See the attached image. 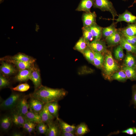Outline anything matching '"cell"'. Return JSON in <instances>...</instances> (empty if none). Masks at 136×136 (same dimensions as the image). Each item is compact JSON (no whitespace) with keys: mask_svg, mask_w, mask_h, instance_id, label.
<instances>
[{"mask_svg":"<svg viewBox=\"0 0 136 136\" xmlns=\"http://www.w3.org/2000/svg\"><path fill=\"white\" fill-rule=\"evenodd\" d=\"M7 60L8 62L14 64L19 70L25 69H31L34 66V63L17 61L10 58Z\"/></svg>","mask_w":136,"mask_h":136,"instance_id":"cell-20","label":"cell"},{"mask_svg":"<svg viewBox=\"0 0 136 136\" xmlns=\"http://www.w3.org/2000/svg\"><path fill=\"white\" fill-rule=\"evenodd\" d=\"M105 54L104 61L102 68L103 74L105 79L111 81L112 80L113 75L119 70V66L110 51H107Z\"/></svg>","mask_w":136,"mask_h":136,"instance_id":"cell-2","label":"cell"},{"mask_svg":"<svg viewBox=\"0 0 136 136\" xmlns=\"http://www.w3.org/2000/svg\"><path fill=\"white\" fill-rule=\"evenodd\" d=\"M97 15L95 12H84L83 14L82 19L83 27H90L96 23Z\"/></svg>","mask_w":136,"mask_h":136,"instance_id":"cell-5","label":"cell"},{"mask_svg":"<svg viewBox=\"0 0 136 136\" xmlns=\"http://www.w3.org/2000/svg\"><path fill=\"white\" fill-rule=\"evenodd\" d=\"M30 79L31 80L33 84L35 89L42 85L40 71L39 69L34 66L32 68Z\"/></svg>","mask_w":136,"mask_h":136,"instance_id":"cell-11","label":"cell"},{"mask_svg":"<svg viewBox=\"0 0 136 136\" xmlns=\"http://www.w3.org/2000/svg\"><path fill=\"white\" fill-rule=\"evenodd\" d=\"M26 120L38 124L42 120L40 114L29 110L24 116Z\"/></svg>","mask_w":136,"mask_h":136,"instance_id":"cell-21","label":"cell"},{"mask_svg":"<svg viewBox=\"0 0 136 136\" xmlns=\"http://www.w3.org/2000/svg\"><path fill=\"white\" fill-rule=\"evenodd\" d=\"M30 88L29 85L26 83L21 84L11 88L13 91L21 92H25L28 90Z\"/></svg>","mask_w":136,"mask_h":136,"instance_id":"cell-37","label":"cell"},{"mask_svg":"<svg viewBox=\"0 0 136 136\" xmlns=\"http://www.w3.org/2000/svg\"><path fill=\"white\" fill-rule=\"evenodd\" d=\"M9 82L2 74L0 75V89L5 87L9 84Z\"/></svg>","mask_w":136,"mask_h":136,"instance_id":"cell-38","label":"cell"},{"mask_svg":"<svg viewBox=\"0 0 136 136\" xmlns=\"http://www.w3.org/2000/svg\"><path fill=\"white\" fill-rule=\"evenodd\" d=\"M40 115L42 121L47 124L53 121L55 118L49 112L47 104H45Z\"/></svg>","mask_w":136,"mask_h":136,"instance_id":"cell-16","label":"cell"},{"mask_svg":"<svg viewBox=\"0 0 136 136\" xmlns=\"http://www.w3.org/2000/svg\"><path fill=\"white\" fill-rule=\"evenodd\" d=\"M122 34L120 29H117L112 35L106 38V41L108 44L111 46L117 45L119 44Z\"/></svg>","mask_w":136,"mask_h":136,"instance_id":"cell-12","label":"cell"},{"mask_svg":"<svg viewBox=\"0 0 136 136\" xmlns=\"http://www.w3.org/2000/svg\"><path fill=\"white\" fill-rule=\"evenodd\" d=\"M94 1L95 0H81L76 11L86 12H90L91 9L93 6Z\"/></svg>","mask_w":136,"mask_h":136,"instance_id":"cell-13","label":"cell"},{"mask_svg":"<svg viewBox=\"0 0 136 136\" xmlns=\"http://www.w3.org/2000/svg\"><path fill=\"white\" fill-rule=\"evenodd\" d=\"M60 136H75L74 132H67L61 131Z\"/></svg>","mask_w":136,"mask_h":136,"instance_id":"cell-44","label":"cell"},{"mask_svg":"<svg viewBox=\"0 0 136 136\" xmlns=\"http://www.w3.org/2000/svg\"><path fill=\"white\" fill-rule=\"evenodd\" d=\"M30 97V98L28 101L30 110L40 114L45 104L38 99Z\"/></svg>","mask_w":136,"mask_h":136,"instance_id":"cell-6","label":"cell"},{"mask_svg":"<svg viewBox=\"0 0 136 136\" xmlns=\"http://www.w3.org/2000/svg\"><path fill=\"white\" fill-rule=\"evenodd\" d=\"M123 36L127 42L132 45L136 46V36H128L123 35Z\"/></svg>","mask_w":136,"mask_h":136,"instance_id":"cell-39","label":"cell"},{"mask_svg":"<svg viewBox=\"0 0 136 136\" xmlns=\"http://www.w3.org/2000/svg\"><path fill=\"white\" fill-rule=\"evenodd\" d=\"M12 59L26 62L34 63L35 59L24 54L19 53L10 58Z\"/></svg>","mask_w":136,"mask_h":136,"instance_id":"cell-24","label":"cell"},{"mask_svg":"<svg viewBox=\"0 0 136 136\" xmlns=\"http://www.w3.org/2000/svg\"><path fill=\"white\" fill-rule=\"evenodd\" d=\"M48 110L55 118H58L59 106L58 101H52L47 103Z\"/></svg>","mask_w":136,"mask_h":136,"instance_id":"cell-26","label":"cell"},{"mask_svg":"<svg viewBox=\"0 0 136 136\" xmlns=\"http://www.w3.org/2000/svg\"><path fill=\"white\" fill-rule=\"evenodd\" d=\"M128 79L132 81H136V69L125 66L123 68Z\"/></svg>","mask_w":136,"mask_h":136,"instance_id":"cell-33","label":"cell"},{"mask_svg":"<svg viewBox=\"0 0 136 136\" xmlns=\"http://www.w3.org/2000/svg\"><path fill=\"white\" fill-rule=\"evenodd\" d=\"M0 70L3 74L6 76L11 75L16 71V70L12 64L4 61L2 62Z\"/></svg>","mask_w":136,"mask_h":136,"instance_id":"cell-19","label":"cell"},{"mask_svg":"<svg viewBox=\"0 0 136 136\" xmlns=\"http://www.w3.org/2000/svg\"><path fill=\"white\" fill-rule=\"evenodd\" d=\"M132 102L135 107H136V85L134 86L132 88Z\"/></svg>","mask_w":136,"mask_h":136,"instance_id":"cell-42","label":"cell"},{"mask_svg":"<svg viewBox=\"0 0 136 136\" xmlns=\"http://www.w3.org/2000/svg\"><path fill=\"white\" fill-rule=\"evenodd\" d=\"M89 27L94 38V41L100 40L102 36V29L103 27L98 25L97 23L92 25Z\"/></svg>","mask_w":136,"mask_h":136,"instance_id":"cell-22","label":"cell"},{"mask_svg":"<svg viewBox=\"0 0 136 136\" xmlns=\"http://www.w3.org/2000/svg\"><path fill=\"white\" fill-rule=\"evenodd\" d=\"M15 108L21 114L24 116L28 111V109L29 108L27 98L26 97H22Z\"/></svg>","mask_w":136,"mask_h":136,"instance_id":"cell-14","label":"cell"},{"mask_svg":"<svg viewBox=\"0 0 136 136\" xmlns=\"http://www.w3.org/2000/svg\"><path fill=\"white\" fill-rule=\"evenodd\" d=\"M116 23L114 22L109 26L103 27L102 29V34L104 37L106 38L113 34L117 30L116 28Z\"/></svg>","mask_w":136,"mask_h":136,"instance_id":"cell-28","label":"cell"},{"mask_svg":"<svg viewBox=\"0 0 136 136\" xmlns=\"http://www.w3.org/2000/svg\"><path fill=\"white\" fill-rule=\"evenodd\" d=\"M11 115L13 123L16 126L19 127H22L25 121L24 116L21 114L16 109H12Z\"/></svg>","mask_w":136,"mask_h":136,"instance_id":"cell-10","label":"cell"},{"mask_svg":"<svg viewBox=\"0 0 136 136\" xmlns=\"http://www.w3.org/2000/svg\"><path fill=\"white\" fill-rule=\"evenodd\" d=\"M48 128L42 129L39 130L37 132L39 133L43 134L45 135L47 132Z\"/></svg>","mask_w":136,"mask_h":136,"instance_id":"cell-46","label":"cell"},{"mask_svg":"<svg viewBox=\"0 0 136 136\" xmlns=\"http://www.w3.org/2000/svg\"><path fill=\"white\" fill-rule=\"evenodd\" d=\"M89 46L94 52L104 54L108 51L105 42L100 40L93 41L89 44Z\"/></svg>","mask_w":136,"mask_h":136,"instance_id":"cell-8","label":"cell"},{"mask_svg":"<svg viewBox=\"0 0 136 136\" xmlns=\"http://www.w3.org/2000/svg\"><path fill=\"white\" fill-rule=\"evenodd\" d=\"M89 45L82 36L76 43L73 48L82 53Z\"/></svg>","mask_w":136,"mask_h":136,"instance_id":"cell-29","label":"cell"},{"mask_svg":"<svg viewBox=\"0 0 136 136\" xmlns=\"http://www.w3.org/2000/svg\"><path fill=\"white\" fill-rule=\"evenodd\" d=\"M0 127L3 131H7L11 127L13 122L11 115H6L2 117L0 119Z\"/></svg>","mask_w":136,"mask_h":136,"instance_id":"cell-15","label":"cell"},{"mask_svg":"<svg viewBox=\"0 0 136 136\" xmlns=\"http://www.w3.org/2000/svg\"><path fill=\"white\" fill-rule=\"evenodd\" d=\"M93 6L94 8H98L102 11L109 12L112 15V19L118 16L112 3L109 0H95Z\"/></svg>","mask_w":136,"mask_h":136,"instance_id":"cell-4","label":"cell"},{"mask_svg":"<svg viewBox=\"0 0 136 136\" xmlns=\"http://www.w3.org/2000/svg\"><path fill=\"white\" fill-rule=\"evenodd\" d=\"M33 123H34L26 120L23 126L22 127L26 131L33 124Z\"/></svg>","mask_w":136,"mask_h":136,"instance_id":"cell-43","label":"cell"},{"mask_svg":"<svg viewBox=\"0 0 136 136\" xmlns=\"http://www.w3.org/2000/svg\"><path fill=\"white\" fill-rule=\"evenodd\" d=\"M112 80H114L120 82H124L128 79L124 71L123 70L118 71L114 73L112 77Z\"/></svg>","mask_w":136,"mask_h":136,"instance_id":"cell-35","label":"cell"},{"mask_svg":"<svg viewBox=\"0 0 136 136\" xmlns=\"http://www.w3.org/2000/svg\"><path fill=\"white\" fill-rule=\"evenodd\" d=\"M122 132L130 135L136 134V128L134 127H130L122 131Z\"/></svg>","mask_w":136,"mask_h":136,"instance_id":"cell-40","label":"cell"},{"mask_svg":"<svg viewBox=\"0 0 136 136\" xmlns=\"http://www.w3.org/2000/svg\"><path fill=\"white\" fill-rule=\"evenodd\" d=\"M48 127V125L42 121L37 124L36 129L38 131L42 129Z\"/></svg>","mask_w":136,"mask_h":136,"instance_id":"cell-41","label":"cell"},{"mask_svg":"<svg viewBox=\"0 0 136 136\" xmlns=\"http://www.w3.org/2000/svg\"><path fill=\"white\" fill-rule=\"evenodd\" d=\"M57 119L61 131L75 132L76 126L70 125L58 118Z\"/></svg>","mask_w":136,"mask_h":136,"instance_id":"cell-27","label":"cell"},{"mask_svg":"<svg viewBox=\"0 0 136 136\" xmlns=\"http://www.w3.org/2000/svg\"><path fill=\"white\" fill-rule=\"evenodd\" d=\"M67 92L63 88H53L41 85L30 95L45 104L52 101H58L65 96Z\"/></svg>","mask_w":136,"mask_h":136,"instance_id":"cell-1","label":"cell"},{"mask_svg":"<svg viewBox=\"0 0 136 136\" xmlns=\"http://www.w3.org/2000/svg\"><path fill=\"white\" fill-rule=\"evenodd\" d=\"M32 69L20 70L18 74L15 77V80L21 82L26 81L30 79Z\"/></svg>","mask_w":136,"mask_h":136,"instance_id":"cell-17","label":"cell"},{"mask_svg":"<svg viewBox=\"0 0 136 136\" xmlns=\"http://www.w3.org/2000/svg\"><path fill=\"white\" fill-rule=\"evenodd\" d=\"M37 124L33 123V124L26 131L29 133L33 132L35 130Z\"/></svg>","mask_w":136,"mask_h":136,"instance_id":"cell-45","label":"cell"},{"mask_svg":"<svg viewBox=\"0 0 136 136\" xmlns=\"http://www.w3.org/2000/svg\"><path fill=\"white\" fill-rule=\"evenodd\" d=\"M125 66L136 69V59L133 54L127 52L124 60Z\"/></svg>","mask_w":136,"mask_h":136,"instance_id":"cell-25","label":"cell"},{"mask_svg":"<svg viewBox=\"0 0 136 136\" xmlns=\"http://www.w3.org/2000/svg\"><path fill=\"white\" fill-rule=\"evenodd\" d=\"M13 136H22L23 135L22 133L19 132H15L12 133V134Z\"/></svg>","mask_w":136,"mask_h":136,"instance_id":"cell-47","label":"cell"},{"mask_svg":"<svg viewBox=\"0 0 136 136\" xmlns=\"http://www.w3.org/2000/svg\"><path fill=\"white\" fill-rule=\"evenodd\" d=\"M119 44L122 48L125 49L127 52L136 54V46L133 45L127 42L123 35Z\"/></svg>","mask_w":136,"mask_h":136,"instance_id":"cell-23","label":"cell"},{"mask_svg":"<svg viewBox=\"0 0 136 136\" xmlns=\"http://www.w3.org/2000/svg\"><path fill=\"white\" fill-rule=\"evenodd\" d=\"M47 125L48 128L46 135L60 136L61 131L57 119L55 121H53Z\"/></svg>","mask_w":136,"mask_h":136,"instance_id":"cell-9","label":"cell"},{"mask_svg":"<svg viewBox=\"0 0 136 136\" xmlns=\"http://www.w3.org/2000/svg\"><path fill=\"white\" fill-rule=\"evenodd\" d=\"M82 36L89 45L94 40V38L91 31L89 27H83L82 28Z\"/></svg>","mask_w":136,"mask_h":136,"instance_id":"cell-32","label":"cell"},{"mask_svg":"<svg viewBox=\"0 0 136 136\" xmlns=\"http://www.w3.org/2000/svg\"><path fill=\"white\" fill-rule=\"evenodd\" d=\"M89 131L87 125L84 123H81L76 126L75 133L76 136H82L87 133Z\"/></svg>","mask_w":136,"mask_h":136,"instance_id":"cell-31","label":"cell"},{"mask_svg":"<svg viewBox=\"0 0 136 136\" xmlns=\"http://www.w3.org/2000/svg\"><path fill=\"white\" fill-rule=\"evenodd\" d=\"M134 3H135L136 4V0H134V2L132 3V4L131 5V6L130 7H132L133 6V5Z\"/></svg>","mask_w":136,"mask_h":136,"instance_id":"cell-48","label":"cell"},{"mask_svg":"<svg viewBox=\"0 0 136 136\" xmlns=\"http://www.w3.org/2000/svg\"><path fill=\"white\" fill-rule=\"evenodd\" d=\"M114 55L115 58L118 60H121L124 57V53L123 48L120 45L115 49Z\"/></svg>","mask_w":136,"mask_h":136,"instance_id":"cell-36","label":"cell"},{"mask_svg":"<svg viewBox=\"0 0 136 136\" xmlns=\"http://www.w3.org/2000/svg\"><path fill=\"white\" fill-rule=\"evenodd\" d=\"M94 53L93 64L98 68H102L104 61V57L101 53L94 52Z\"/></svg>","mask_w":136,"mask_h":136,"instance_id":"cell-30","label":"cell"},{"mask_svg":"<svg viewBox=\"0 0 136 136\" xmlns=\"http://www.w3.org/2000/svg\"><path fill=\"white\" fill-rule=\"evenodd\" d=\"M22 97L21 94L15 92L12 93L8 98L2 102L0 105L1 109L8 110L14 109Z\"/></svg>","mask_w":136,"mask_h":136,"instance_id":"cell-3","label":"cell"},{"mask_svg":"<svg viewBox=\"0 0 136 136\" xmlns=\"http://www.w3.org/2000/svg\"><path fill=\"white\" fill-rule=\"evenodd\" d=\"M81 53L89 62L93 64L94 57V52L89 45Z\"/></svg>","mask_w":136,"mask_h":136,"instance_id":"cell-34","label":"cell"},{"mask_svg":"<svg viewBox=\"0 0 136 136\" xmlns=\"http://www.w3.org/2000/svg\"><path fill=\"white\" fill-rule=\"evenodd\" d=\"M118 16L117 19H112L115 20L116 24L122 21H125L129 23H136V17L127 10L122 14H119Z\"/></svg>","mask_w":136,"mask_h":136,"instance_id":"cell-7","label":"cell"},{"mask_svg":"<svg viewBox=\"0 0 136 136\" xmlns=\"http://www.w3.org/2000/svg\"><path fill=\"white\" fill-rule=\"evenodd\" d=\"M124 36H136V23H129L126 27L120 29Z\"/></svg>","mask_w":136,"mask_h":136,"instance_id":"cell-18","label":"cell"},{"mask_svg":"<svg viewBox=\"0 0 136 136\" xmlns=\"http://www.w3.org/2000/svg\"><path fill=\"white\" fill-rule=\"evenodd\" d=\"M4 1V0H0V3H1L3 2Z\"/></svg>","mask_w":136,"mask_h":136,"instance_id":"cell-49","label":"cell"}]
</instances>
